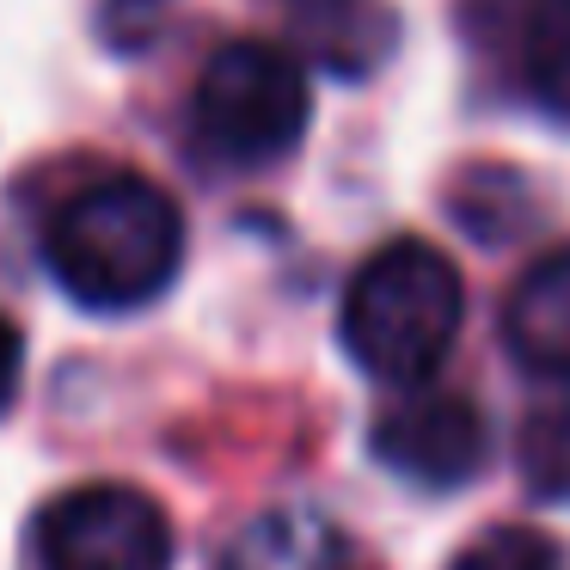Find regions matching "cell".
<instances>
[{"label":"cell","mask_w":570,"mask_h":570,"mask_svg":"<svg viewBox=\"0 0 570 570\" xmlns=\"http://www.w3.org/2000/svg\"><path fill=\"white\" fill-rule=\"evenodd\" d=\"M448 570H570L552 533L528 528V521H503V528L479 533L472 546H460Z\"/></svg>","instance_id":"cell-9"},{"label":"cell","mask_w":570,"mask_h":570,"mask_svg":"<svg viewBox=\"0 0 570 570\" xmlns=\"http://www.w3.org/2000/svg\"><path fill=\"white\" fill-rule=\"evenodd\" d=\"M43 570H173V521L136 484H75L38 521Z\"/></svg>","instance_id":"cell-4"},{"label":"cell","mask_w":570,"mask_h":570,"mask_svg":"<svg viewBox=\"0 0 570 570\" xmlns=\"http://www.w3.org/2000/svg\"><path fill=\"white\" fill-rule=\"evenodd\" d=\"M295 7H344V0H295Z\"/></svg>","instance_id":"cell-12"},{"label":"cell","mask_w":570,"mask_h":570,"mask_svg":"<svg viewBox=\"0 0 570 570\" xmlns=\"http://www.w3.org/2000/svg\"><path fill=\"white\" fill-rule=\"evenodd\" d=\"M460 320H466V288L454 258L430 239H393L350 276L337 332L362 374L386 386H423L454 350Z\"/></svg>","instance_id":"cell-2"},{"label":"cell","mask_w":570,"mask_h":570,"mask_svg":"<svg viewBox=\"0 0 570 570\" xmlns=\"http://www.w3.org/2000/svg\"><path fill=\"white\" fill-rule=\"evenodd\" d=\"M190 117H197V136L215 160L276 166L307 136V117H313L307 68L283 43H264V38L222 43L197 80Z\"/></svg>","instance_id":"cell-3"},{"label":"cell","mask_w":570,"mask_h":570,"mask_svg":"<svg viewBox=\"0 0 570 570\" xmlns=\"http://www.w3.org/2000/svg\"><path fill=\"white\" fill-rule=\"evenodd\" d=\"M528 466H533V484L546 497H570V411H546L533 423Z\"/></svg>","instance_id":"cell-10"},{"label":"cell","mask_w":570,"mask_h":570,"mask_svg":"<svg viewBox=\"0 0 570 570\" xmlns=\"http://www.w3.org/2000/svg\"><path fill=\"white\" fill-rule=\"evenodd\" d=\"M503 344L528 374L570 381V246L540 252L503 301Z\"/></svg>","instance_id":"cell-6"},{"label":"cell","mask_w":570,"mask_h":570,"mask_svg":"<svg viewBox=\"0 0 570 570\" xmlns=\"http://www.w3.org/2000/svg\"><path fill=\"white\" fill-rule=\"evenodd\" d=\"M215 570H356V546L320 509H264L227 540Z\"/></svg>","instance_id":"cell-7"},{"label":"cell","mask_w":570,"mask_h":570,"mask_svg":"<svg viewBox=\"0 0 570 570\" xmlns=\"http://www.w3.org/2000/svg\"><path fill=\"white\" fill-rule=\"evenodd\" d=\"M43 264L87 313H136L173 288L185 264V215L154 178L105 173L50 215Z\"/></svg>","instance_id":"cell-1"},{"label":"cell","mask_w":570,"mask_h":570,"mask_svg":"<svg viewBox=\"0 0 570 570\" xmlns=\"http://www.w3.org/2000/svg\"><path fill=\"white\" fill-rule=\"evenodd\" d=\"M374 460L417 491H460L491 454L484 411L466 393H411L374 417Z\"/></svg>","instance_id":"cell-5"},{"label":"cell","mask_w":570,"mask_h":570,"mask_svg":"<svg viewBox=\"0 0 570 570\" xmlns=\"http://www.w3.org/2000/svg\"><path fill=\"white\" fill-rule=\"evenodd\" d=\"M521 87L546 117L570 124V0H540L521 31Z\"/></svg>","instance_id":"cell-8"},{"label":"cell","mask_w":570,"mask_h":570,"mask_svg":"<svg viewBox=\"0 0 570 570\" xmlns=\"http://www.w3.org/2000/svg\"><path fill=\"white\" fill-rule=\"evenodd\" d=\"M19 381H26V332L0 313V411H13Z\"/></svg>","instance_id":"cell-11"}]
</instances>
